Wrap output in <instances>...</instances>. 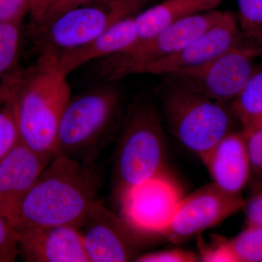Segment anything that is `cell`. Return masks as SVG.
I'll list each match as a JSON object with an SVG mask.
<instances>
[{
  "mask_svg": "<svg viewBox=\"0 0 262 262\" xmlns=\"http://www.w3.org/2000/svg\"><path fill=\"white\" fill-rule=\"evenodd\" d=\"M100 184L95 165L57 155L24 198L13 227L71 226L80 229L98 201Z\"/></svg>",
  "mask_w": 262,
  "mask_h": 262,
  "instance_id": "1",
  "label": "cell"
},
{
  "mask_svg": "<svg viewBox=\"0 0 262 262\" xmlns=\"http://www.w3.org/2000/svg\"><path fill=\"white\" fill-rule=\"evenodd\" d=\"M67 77L54 57L39 53L34 67L21 72L12 96L19 141L39 154L56 156L58 127L72 96Z\"/></svg>",
  "mask_w": 262,
  "mask_h": 262,
  "instance_id": "2",
  "label": "cell"
},
{
  "mask_svg": "<svg viewBox=\"0 0 262 262\" xmlns=\"http://www.w3.org/2000/svg\"><path fill=\"white\" fill-rule=\"evenodd\" d=\"M165 147L158 106L137 98L123 117L114 155V190L118 201L131 188L164 173Z\"/></svg>",
  "mask_w": 262,
  "mask_h": 262,
  "instance_id": "3",
  "label": "cell"
},
{
  "mask_svg": "<svg viewBox=\"0 0 262 262\" xmlns=\"http://www.w3.org/2000/svg\"><path fill=\"white\" fill-rule=\"evenodd\" d=\"M98 85L71 96L62 114L57 135L56 156L94 165L99 149L118 122L122 94L115 82Z\"/></svg>",
  "mask_w": 262,
  "mask_h": 262,
  "instance_id": "4",
  "label": "cell"
},
{
  "mask_svg": "<svg viewBox=\"0 0 262 262\" xmlns=\"http://www.w3.org/2000/svg\"><path fill=\"white\" fill-rule=\"evenodd\" d=\"M160 105V116L169 131L202 161L232 132L235 117L227 103L164 84Z\"/></svg>",
  "mask_w": 262,
  "mask_h": 262,
  "instance_id": "5",
  "label": "cell"
},
{
  "mask_svg": "<svg viewBox=\"0 0 262 262\" xmlns=\"http://www.w3.org/2000/svg\"><path fill=\"white\" fill-rule=\"evenodd\" d=\"M151 0H92L33 26L39 53L56 56L84 46Z\"/></svg>",
  "mask_w": 262,
  "mask_h": 262,
  "instance_id": "6",
  "label": "cell"
},
{
  "mask_svg": "<svg viewBox=\"0 0 262 262\" xmlns=\"http://www.w3.org/2000/svg\"><path fill=\"white\" fill-rule=\"evenodd\" d=\"M215 9L193 15L141 39L126 51L95 61L93 77L98 82H116L144 74L157 62L173 56L215 24L223 14Z\"/></svg>",
  "mask_w": 262,
  "mask_h": 262,
  "instance_id": "7",
  "label": "cell"
},
{
  "mask_svg": "<svg viewBox=\"0 0 262 262\" xmlns=\"http://www.w3.org/2000/svg\"><path fill=\"white\" fill-rule=\"evenodd\" d=\"M256 57L257 46L241 41L201 67L164 76V84L227 103L238 96L256 72Z\"/></svg>",
  "mask_w": 262,
  "mask_h": 262,
  "instance_id": "8",
  "label": "cell"
},
{
  "mask_svg": "<svg viewBox=\"0 0 262 262\" xmlns=\"http://www.w3.org/2000/svg\"><path fill=\"white\" fill-rule=\"evenodd\" d=\"M241 194L225 192L214 183L206 184L182 198L173 220L162 235L181 243L219 225L244 208Z\"/></svg>",
  "mask_w": 262,
  "mask_h": 262,
  "instance_id": "9",
  "label": "cell"
},
{
  "mask_svg": "<svg viewBox=\"0 0 262 262\" xmlns=\"http://www.w3.org/2000/svg\"><path fill=\"white\" fill-rule=\"evenodd\" d=\"M182 196L165 174L142 182L119 200L121 217L136 232L163 233L173 220Z\"/></svg>",
  "mask_w": 262,
  "mask_h": 262,
  "instance_id": "10",
  "label": "cell"
},
{
  "mask_svg": "<svg viewBox=\"0 0 262 262\" xmlns=\"http://www.w3.org/2000/svg\"><path fill=\"white\" fill-rule=\"evenodd\" d=\"M80 230L89 262H125L137 257L134 229L98 201Z\"/></svg>",
  "mask_w": 262,
  "mask_h": 262,
  "instance_id": "11",
  "label": "cell"
},
{
  "mask_svg": "<svg viewBox=\"0 0 262 262\" xmlns=\"http://www.w3.org/2000/svg\"><path fill=\"white\" fill-rule=\"evenodd\" d=\"M237 17L224 11L220 18L173 56L148 67L144 75L166 76L192 70L214 59L241 41Z\"/></svg>",
  "mask_w": 262,
  "mask_h": 262,
  "instance_id": "12",
  "label": "cell"
},
{
  "mask_svg": "<svg viewBox=\"0 0 262 262\" xmlns=\"http://www.w3.org/2000/svg\"><path fill=\"white\" fill-rule=\"evenodd\" d=\"M55 157L19 142L0 163V213L14 225L20 203Z\"/></svg>",
  "mask_w": 262,
  "mask_h": 262,
  "instance_id": "13",
  "label": "cell"
},
{
  "mask_svg": "<svg viewBox=\"0 0 262 262\" xmlns=\"http://www.w3.org/2000/svg\"><path fill=\"white\" fill-rule=\"evenodd\" d=\"M15 229L24 261L89 262L80 229L52 226Z\"/></svg>",
  "mask_w": 262,
  "mask_h": 262,
  "instance_id": "14",
  "label": "cell"
},
{
  "mask_svg": "<svg viewBox=\"0 0 262 262\" xmlns=\"http://www.w3.org/2000/svg\"><path fill=\"white\" fill-rule=\"evenodd\" d=\"M203 162L215 185L230 194H241L251 175L244 131L229 133Z\"/></svg>",
  "mask_w": 262,
  "mask_h": 262,
  "instance_id": "15",
  "label": "cell"
},
{
  "mask_svg": "<svg viewBox=\"0 0 262 262\" xmlns=\"http://www.w3.org/2000/svg\"><path fill=\"white\" fill-rule=\"evenodd\" d=\"M139 40V34L133 15L118 22L84 46L52 56L54 57L58 70L69 76L87 63L126 51Z\"/></svg>",
  "mask_w": 262,
  "mask_h": 262,
  "instance_id": "16",
  "label": "cell"
},
{
  "mask_svg": "<svg viewBox=\"0 0 262 262\" xmlns=\"http://www.w3.org/2000/svg\"><path fill=\"white\" fill-rule=\"evenodd\" d=\"M223 1L163 0L161 3L141 10L134 15L139 40L151 37L165 27L180 21L183 19L218 9Z\"/></svg>",
  "mask_w": 262,
  "mask_h": 262,
  "instance_id": "17",
  "label": "cell"
},
{
  "mask_svg": "<svg viewBox=\"0 0 262 262\" xmlns=\"http://www.w3.org/2000/svg\"><path fill=\"white\" fill-rule=\"evenodd\" d=\"M199 256L206 262H262V226L247 225L232 238L203 246Z\"/></svg>",
  "mask_w": 262,
  "mask_h": 262,
  "instance_id": "18",
  "label": "cell"
},
{
  "mask_svg": "<svg viewBox=\"0 0 262 262\" xmlns=\"http://www.w3.org/2000/svg\"><path fill=\"white\" fill-rule=\"evenodd\" d=\"M232 113L244 129L262 122V69L256 70L243 91L232 101Z\"/></svg>",
  "mask_w": 262,
  "mask_h": 262,
  "instance_id": "19",
  "label": "cell"
},
{
  "mask_svg": "<svg viewBox=\"0 0 262 262\" xmlns=\"http://www.w3.org/2000/svg\"><path fill=\"white\" fill-rule=\"evenodd\" d=\"M21 24L0 22V77L13 72L21 50Z\"/></svg>",
  "mask_w": 262,
  "mask_h": 262,
  "instance_id": "20",
  "label": "cell"
},
{
  "mask_svg": "<svg viewBox=\"0 0 262 262\" xmlns=\"http://www.w3.org/2000/svg\"><path fill=\"white\" fill-rule=\"evenodd\" d=\"M241 30L254 40L262 32V0H236Z\"/></svg>",
  "mask_w": 262,
  "mask_h": 262,
  "instance_id": "21",
  "label": "cell"
},
{
  "mask_svg": "<svg viewBox=\"0 0 262 262\" xmlns=\"http://www.w3.org/2000/svg\"><path fill=\"white\" fill-rule=\"evenodd\" d=\"M19 141L10 98L0 110V163Z\"/></svg>",
  "mask_w": 262,
  "mask_h": 262,
  "instance_id": "22",
  "label": "cell"
},
{
  "mask_svg": "<svg viewBox=\"0 0 262 262\" xmlns=\"http://www.w3.org/2000/svg\"><path fill=\"white\" fill-rule=\"evenodd\" d=\"M251 162V173L262 184V126L244 129Z\"/></svg>",
  "mask_w": 262,
  "mask_h": 262,
  "instance_id": "23",
  "label": "cell"
},
{
  "mask_svg": "<svg viewBox=\"0 0 262 262\" xmlns=\"http://www.w3.org/2000/svg\"><path fill=\"white\" fill-rule=\"evenodd\" d=\"M18 255L15 229L0 213V262L15 261Z\"/></svg>",
  "mask_w": 262,
  "mask_h": 262,
  "instance_id": "24",
  "label": "cell"
},
{
  "mask_svg": "<svg viewBox=\"0 0 262 262\" xmlns=\"http://www.w3.org/2000/svg\"><path fill=\"white\" fill-rule=\"evenodd\" d=\"M139 262H195L200 256L191 251L181 249L165 250L138 256L134 260Z\"/></svg>",
  "mask_w": 262,
  "mask_h": 262,
  "instance_id": "25",
  "label": "cell"
},
{
  "mask_svg": "<svg viewBox=\"0 0 262 262\" xmlns=\"http://www.w3.org/2000/svg\"><path fill=\"white\" fill-rule=\"evenodd\" d=\"M28 13L29 0H0V22L22 24Z\"/></svg>",
  "mask_w": 262,
  "mask_h": 262,
  "instance_id": "26",
  "label": "cell"
},
{
  "mask_svg": "<svg viewBox=\"0 0 262 262\" xmlns=\"http://www.w3.org/2000/svg\"><path fill=\"white\" fill-rule=\"evenodd\" d=\"M256 189L245 203L247 225L262 226V184Z\"/></svg>",
  "mask_w": 262,
  "mask_h": 262,
  "instance_id": "27",
  "label": "cell"
},
{
  "mask_svg": "<svg viewBox=\"0 0 262 262\" xmlns=\"http://www.w3.org/2000/svg\"><path fill=\"white\" fill-rule=\"evenodd\" d=\"M20 75L21 72L16 71L2 77L0 80V110L14 94Z\"/></svg>",
  "mask_w": 262,
  "mask_h": 262,
  "instance_id": "28",
  "label": "cell"
},
{
  "mask_svg": "<svg viewBox=\"0 0 262 262\" xmlns=\"http://www.w3.org/2000/svg\"><path fill=\"white\" fill-rule=\"evenodd\" d=\"M92 0H53L51 5L48 8L47 13L45 15L42 21L40 24L48 21L51 18H54L56 15L61 14L63 12L71 9V8H75L79 5L85 4ZM38 24V25H39Z\"/></svg>",
  "mask_w": 262,
  "mask_h": 262,
  "instance_id": "29",
  "label": "cell"
},
{
  "mask_svg": "<svg viewBox=\"0 0 262 262\" xmlns=\"http://www.w3.org/2000/svg\"><path fill=\"white\" fill-rule=\"evenodd\" d=\"M53 0H29V14L32 19L33 26L42 21Z\"/></svg>",
  "mask_w": 262,
  "mask_h": 262,
  "instance_id": "30",
  "label": "cell"
},
{
  "mask_svg": "<svg viewBox=\"0 0 262 262\" xmlns=\"http://www.w3.org/2000/svg\"><path fill=\"white\" fill-rule=\"evenodd\" d=\"M254 41L256 42V46L258 48L262 46V32L254 39Z\"/></svg>",
  "mask_w": 262,
  "mask_h": 262,
  "instance_id": "31",
  "label": "cell"
},
{
  "mask_svg": "<svg viewBox=\"0 0 262 262\" xmlns=\"http://www.w3.org/2000/svg\"><path fill=\"white\" fill-rule=\"evenodd\" d=\"M258 57H259L260 60H261L262 64V46L258 47Z\"/></svg>",
  "mask_w": 262,
  "mask_h": 262,
  "instance_id": "32",
  "label": "cell"
},
{
  "mask_svg": "<svg viewBox=\"0 0 262 262\" xmlns=\"http://www.w3.org/2000/svg\"><path fill=\"white\" fill-rule=\"evenodd\" d=\"M258 126H262V122L261 124H259V125H257V126H256V127H258Z\"/></svg>",
  "mask_w": 262,
  "mask_h": 262,
  "instance_id": "33",
  "label": "cell"
}]
</instances>
